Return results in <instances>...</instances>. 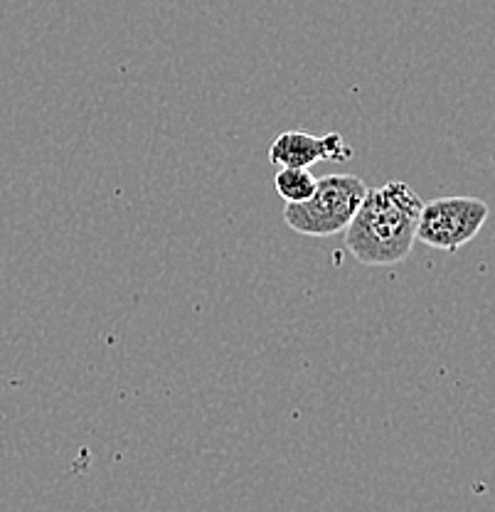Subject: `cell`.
Wrapping results in <instances>:
<instances>
[{
	"label": "cell",
	"instance_id": "cell-5",
	"mask_svg": "<svg viewBox=\"0 0 495 512\" xmlns=\"http://www.w3.org/2000/svg\"><path fill=\"white\" fill-rule=\"evenodd\" d=\"M316 183L318 180L313 178L308 168H281L274 175V188L279 192V197H284L286 205L306 202L313 195V190H316Z\"/></svg>",
	"mask_w": 495,
	"mask_h": 512
},
{
	"label": "cell",
	"instance_id": "cell-3",
	"mask_svg": "<svg viewBox=\"0 0 495 512\" xmlns=\"http://www.w3.org/2000/svg\"><path fill=\"white\" fill-rule=\"evenodd\" d=\"M488 220V205L478 197H436L422 207L417 239L439 252H459Z\"/></svg>",
	"mask_w": 495,
	"mask_h": 512
},
{
	"label": "cell",
	"instance_id": "cell-1",
	"mask_svg": "<svg viewBox=\"0 0 495 512\" xmlns=\"http://www.w3.org/2000/svg\"><path fill=\"white\" fill-rule=\"evenodd\" d=\"M422 197L404 180L367 188L358 212L345 229V249L365 266H392L404 261L417 242Z\"/></svg>",
	"mask_w": 495,
	"mask_h": 512
},
{
	"label": "cell",
	"instance_id": "cell-4",
	"mask_svg": "<svg viewBox=\"0 0 495 512\" xmlns=\"http://www.w3.org/2000/svg\"><path fill=\"white\" fill-rule=\"evenodd\" d=\"M353 148L340 133L313 136L306 131H284L269 146V160L279 168H311L321 160H348Z\"/></svg>",
	"mask_w": 495,
	"mask_h": 512
},
{
	"label": "cell",
	"instance_id": "cell-2",
	"mask_svg": "<svg viewBox=\"0 0 495 512\" xmlns=\"http://www.w3.org/2000/svg\"><path fill=\"white\" fill-rule=\"evenodd\" d=\"M365 192L358 175H323L306 202L286 205L284 222L306 237H333L348 229Z\"/></svg>",
	"mask_w": 495,
	"mask_h": 512
}]
</instances>
